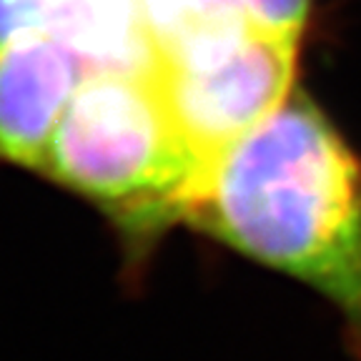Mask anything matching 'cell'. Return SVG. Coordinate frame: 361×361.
Here are the masks:
<instances>
[{
    "label": "cell",
    "instance_id": "52a82bcc",
    "mask_svg": "<svg viewBox=\"0 0 361 361\" xmlns=\"http://www.w3.org/2000/svg\"><path fill=\"white\" fill-rule=\"evenodd\" d=\"M53 0H0V48L33 30H45Z\"/></svg>",
    "mask_w": 361,
    "mask_h": 361
},
{
    "label": "cell",
    "instance_id": "8992f818",
    "mask_svg": "<svg viewBox=\"0 0 361 361\" xmlns=\"http://www.w3.org/2000/svg\"><path fill=\"white\" fill-rule=\"evenodd\" d=\"M311 0H243L248 23L269 33L301 40Z\"/></svg>",
    "mask_w": 361,
    "mask_h": 361
},
{
    "label": "cell",
    "instance_id": "7a4b0ae2",
    "mask_svg": "<svg viewBox=\"0 0 361 361\" xmlns=\"http://www.w3.org/2000/svg\"><path fill=\"white\" fill-rule=\"evenodd\" d=\"M201 169L156 73H88L38 171L141 236L183 219Z\"/></svg>",
    "mask_w": 361,
    "mask_h": 361
},
{
    "label": "cell",
    "instance_id": "5b68a950",
    "mask_svg": "<svg viewBox=\"0 0 361 361\" xmlns=\"http://www.w3.org/2000/svg\"><path fill=\"white\" fill-rule=\"evenodd\" d=\"M45 30L73 48L85 75L158 71V48L141 0H53Z\"/></svg>",
    "mask_w": 361,
    "mask_h": 361
},
{
    "label": "cell",
    "instance_id": "277c9868",
    "mask_svg": "<svg viewBox=\"0 0 361 361\" xmlns=\"http://www.w3.org/2000/svg\"><path fill=\"white\" fill-rule=\"evenodd\" d=\"M83 75L73 48L48 30L0 48V161L40 169Z\"/></svg>",
    "mask_w": 361,
    "mask_h": 361
},
{
    "label": "cell",
    "instance_id": "6da1fadb",
    "mask_svg": "<svg viewBox=\"0 0 361 361\" xmlns=\"http://www.w3.org/2000/svg\"><path fill=\"white\" fill-rule=\"evenodd\" d=\"M183 219L309 283L361 338V164L304 93L203 166Z\"/></svg>",
    "mask_w": 361,
    "mask_h": 361
},
{
    "label": "cell",
    "instance_id": "3957f363",
    "mask_svg": "<svg viewBox=\"0 0 361 361\" xmlns=\"http://www.w3.org/2000/svg\"><path fill=\"white\" fill-rule=\"evenodd\" d=\"M299 40L219 23L158 53L156 80L180 133L206 166L293 93Z\"/></svg>",
    "mask_w": 361,
    "mask_h": 361
}]
</instances>
